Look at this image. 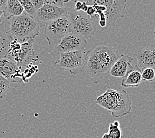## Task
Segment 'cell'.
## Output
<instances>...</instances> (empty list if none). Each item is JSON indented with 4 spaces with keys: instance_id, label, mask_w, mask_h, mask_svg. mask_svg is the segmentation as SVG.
Instances as JSON below:
<instances>
[{
    "instance_id": "1",
    "label": "cell",
    "mask_w": 155,
    "mask_h": 138,
    "mask_svg": "<svg viewBox=\"0 0 155 138\" xmlns=\"http://www.w3.org/2000/svg\"><path fill=\"white\" fill-rule=\"evenodd\" d=\"M119 56L118 51L110 44L105 42H97L86 52L81 72L93 83L97 84L110 72Z\"/></svg>"
},
{
    "instance_id": "2",
    "label": "cell",
    "mask_w": 155,
    "mask_h": 138,
    "mask_svg": "<svg viewBox=\"0 0 155 138\" xmlns=\"http://www.w3.org/2000/svg\"><path fill=\"white\" fill-rule=\"evenodd\" d=\"M96 104L105 109L115 118L129 114L132 109V102L125 90L108 88L96 100Z\"/></svg>"
},
{
    "instance_id": "3",
    "label": "cell",
    "mask_w": 155,
    "mask_h": 138,
    "mask_svg": "<svg viewBox=\"0 0 155 138\" xmlns=\"http://www.w3.org/2000/svg\"><path fill=\"white\" fill-rule=\"evenodd\" d=\"M8 21V30H5L6 32L12 39H16L21 43L33 39L39 35L40 27L38 24L25 12Z\"/></svg>"
},
{
    "instance_id": "4",
    "label": "cell",
    "mask_w": 155,
    "mask_h": 138,
    "mask_svg": "<svg viewBox=\"0 0 155 138\" xmlns=\"http://www.w3.org/2000/svg\"><path fill=\"white\" fill-rule=\"evenodd\" d=\"M67 17L72 33L79 35L86 39L92 37L96 32L97 29L94 21L82 11H70L68 12Z\"/></svg>"
},
{
    "instance_id": "5",
    "label": "cell",
    "mask_w": 155,
    "mask_h": 138,
    "mask_svg": "<svg viewBox=\"0 0 155 138\" xmlns=\"http://www.w3.org/2000/svg\"><path fill=\"white\" fill-rule=\"evenodd\" d=\"M71 31L68 17H64L48 23L45 27V35L48 45L56 47L62 38Z\"/></svg>"
},
{
    "instance_id": "6",
    "label": "cell",
    "mask_w": 155,
    "mask_h": 138,
    "mask_svg": "<svg viewBox=\"0 0 155 138\" xmlns=\"http://www.w3.org/2000/svg\"><path fill=\"white\" fill-rule=\"evenodd\" d=\"M84 56L83 50L61 53L59 59L54 62V66L60 70H66L75 75L82 71Z\"/></svg>"
},
{
    "instance_id": "7",
    "label": "cell",
    "mask_w": 155,
    "mask_h": 138,
    "mask_svg": "<svg viewBox=\"0 0 155 138\" xmlns=\"http://www.w3.org/2000/svg\"><path fill=\"white\" fill-rule=\"evenodd\" d=\"M68 12V10L64 7L45 4L37 11L33 19L38 24L40 28L45 27L46 25L51 21L66 17Z\"/></svg>"
},
{
    "instance_id": "8",
    "label": "cell",
    "mask_w": 155,
    "mask_h": 138,
    "mask_svg": "<svg viewBox=\"0 0 155 138\" xmlns=\"http://www.w3.org/2000/svg\"><path fill=\"white\" fill-rule=\"evenodd\" d=\"M105 10L102 13L106 20V28L114 25L119 18H123L125 15L127 2L125 0H100ZM101 13V12H99Z\"/></svg>"
},
{
    "instance_id": "9",
    "label": "cell",
    "mask_w": 155,
    "mask_h": 138,
    "mask_svg": "<svg viewBox=\"0 0 155 138\" xmlns=\"http://www.w3.org/2000/svg\"><path fill=\"white\" fill-rule=\"evenodd\" d=\"M87 44L85 38L72 32L67 34L56 46L55 52L57 54L83 50Z\"/></svg>"
},
{
    "instance_id": "10",
    "label": "cell",
    "mask_w": 155,
    "mask_h": 138,
    "mask_svg": "<svg viewBox=\"0 0 155 138\" xmlns=\"http://www.w3.org/2000/svg\"><path fill=\"white\" fill-rule=\"evenodd\" d=\"M0 76L5 78L9 82L17 83L22 81L21 68L7 58L0 59Z\"/></svg>"
},
{
    "instance_id": "11",
    "label": "cell",
    "mask_w": 155,
    "mask_h": 138,
    "mask_svg": "<svg viewBox=\"0 0 155 138\" xmlns=\"http://www.w3.org/2000/svg\"><path fill=\"white\" fill-rule=\"evenodd\" d=\"M137 67L141 70L150 68L155 70V46L150 45L140 48L135 54Z\"/></svg>"
},
{
    "instance_id": "12",
    "label": "cell",
    "mask_w": 155,
    "mask_h": 138,
    "mask_svg": "<svg viewBox=\"0 0 155 138\" xmlns=\"http://www.w3.org/2000/svg\"><path fill=\"white\" fill-rule=\"evenodd\" d=\"M33 39L28 40L21 44V49L18 53L11 60L15 62L19 68L27 66L35 59L33 49Z\"/></svg>"
},
{
    "instance_id": "13",
    "label": "cell",
    "mask_w": 155,
    "mask_h": 138,
    "mask_svg": "<svg viewBox=\"0 0 155 138\" xmlns=\"http://www.w3.org/2000/svg\"><path fill=\"white\" fill-rule=\"evenodd\" d=\"M133 59L127 55H120L119 59L113 65L110 70L111 76L115 78H123L130 70L133 68L132 65Z\"/></svg>"
},
{
    "instance_id": "14",
    "label": "cell",
    "mask_w": 155,
    "mask_h": 138,
    "mask_svg": "<svg viewBox=\"0 0 155 138\" xmlns=\"http://www.w3.org/2000/svg\"><path fill=\"white\" fill-rule=\"evenodd\" d=\"M141 73V70L136 65L123 78L121 85L125 88L138 87L143 80Z\"/></svg>"
},
{
    "instance_id": "15",
    "label": "cell",
    "mask_w": 155,
    "mask_h": 138,
    "mask_svg": "<svg viewBox=\"0 0 155 138\" xmlns=\"http://www.w3.org/2000/svg\"><path fill=\"white\" fill-rule=\"evenodd\" d=\"M24 12L23 6L18 0H8L5 9L3 12V16L8 20L12 17H17Z\"/></svg>"
},
{
    "instance_id": "16",
    "label": "cell",
    "mask_w": 155,
    "mask_h": 138,
    "mask_svg": "<svg viewBox=\"0 0 155 138\" xmlns=\"http://www.w3.org/2000/svg\"><path fill=\"white\" fill-rule=\"evenodd\" d=\"M12 40L7 33L4 27L0 23V59L7 58L8 45Z\"/></svg>"
},
{
    "instance_id": "17",
    "label": "cell",
    "mask_w": 155,
    "mask_h": 138,
    "mask_svg": "<svg viewBox=\"0 0 155 138\" xmlns=\"http://www.w3.org/2000/svg\"><path fill=\"white\" fill-rule=\"evenodd\" d=\"M123 133L118 121L111 122L109 125L108 132L104 133L102 138H122Z\"/></svg>"
},
{
    "instance_id": "18",
    "label": "cell",
    "mask_w": 155,
    "mask_h": 138,
    "mask_svg": "<svg viewBox=\"0 0 155 138\" xmlns=\"http://www.w3.org/2000/svg\"><path fill=\"white\" fill-rule=\"evenodd\" d=\"M19 2L23 6L24 12L31 17L34 18L37 10L35 8L33 3H31V1H30V0H21Z\"/></svg>"
},
{
    "instance_id": "19",
    "label": "cell",
    "mask_w": 155,
    "mask_h": 138,
    "mask_svg": "<svg viewBox=\"0 0 155 138\" xmlns=\"http://www.w3.org/2000/svg\"><path fill=\"white\" fill-rule=\"evenodd\" d=\"M10 87V82L5 78L0 76V100L8 94Z\"/></svg>"
},
{
    "instance_id": "20",
    "label": "cell",
    "mask_w": 155,
    "mask_h": 138,
    "mask_svg": "<svg viewBox=\"0 0 155 138\" xmlns=\"http://www.w3.org/2000/svg\"><path fill=\"white\" fill-rule=\"evenodd\" d=\"M142 80L145 81H154L155 80V70L150 68L143 69L141 71Z\"/></svg>"
},
{
    "instance_id": "21",
    "label": "cell",
    "mask_w": 155,
    "mask_h": 138,
    "mask_svg": "<svg viewBox=\"0 0 155 138\" xmlns=\"http://www.w3.org/2000/svg\"><path fill=\"white\" fill-rule=\"evenodd\" d=\"M31 3H33V6L37 11L41 9L45 4L44 0H37V1H35V0H31Z\"/></svg>"
},
{
    "instance_id": "22",
    "label": "cell",
    "mask_w": 155,
    "mask_h": 138,
    "mask_svg": "<svg viewBox=\"0 0 155 138\" xmlns=\"http://www.w3.org/2000/svg\"><path fill=\"white\" fill-rule=\"evenodd\" d=\"M86 13L87 15L90 17V18H91V17H92L93 16H94L95 14H96V10H95V9H94L93 6L88 5Z\"/></svg>"
},
{
    "instance_id": "23",
    "label": "cell",
    "mask_w": 155,
    "mask_h": 138,
    "mask_svg": "<svg viewBox=\"0 0 155 138\" xmlns=\"http://www.w3.org/2000/svg\"><path fill=\"white\" fill-rule=\"evenodd\" d=\"M75 3V11H77V12H79V11H81L82 9V2H81L80 1H77V2H72Z\"/></svg>"
},
{
    "instance_id": "24",
    "label": "cell",
    "mask_w": 155,
    "mask_h": 138,
    "mask_svg": "<svg viewBox=\"0 0 155 138\" xmlns=\"http://www.w3.org/2000/svg\"><path fill=\"white\" fill-rule=\"evenodd\" d=\"M7 0H0V11L4 12L7 5Z\"/></svg>"
},
{
    "instance_id": "25",
    "label": "cell",
    "mask_w": 155,
    "mask_h": 138,
    "mask_svg": "<svg viewBox=\"0 0 155 138\" xmlns=\"http://www.w3.org/2000/svg\"><path fill=\"white\" fill-rule=\"evenodd\" d=\"M87 7H88V5H87L86 2H82V9H81V11H82V12L86 13V11H87Z\"/></svg>"
},
{
    "instance_id": "26",
    "label": "cell",
    "mask_w": 155,
    "mask_h": 138,
    "mask_svg": "<svg viewBox=\"0 0 155 138\" xmlns=\"http://www.w3.org/2000/svg\"><path fill=\"white\" fill-rule=\"evenodd\" d=\"M3 16V12H2V11H0V23L2 22Z\"/></svg>"
},
{
    "instance_id": "27",
    "label": "cell",
    "mask_w": 155,
    "mask_h": 138,
    "mask_svg": "<svg viewBox=\"0 0 155 138\" xmlns=\"http://www.w3.org/2000/svg\"><path fill=\"white\" fill-rule=\"evenodd\" d=\"M154 39H155V29H154Z\"/></svg>"
}]
</instances>
